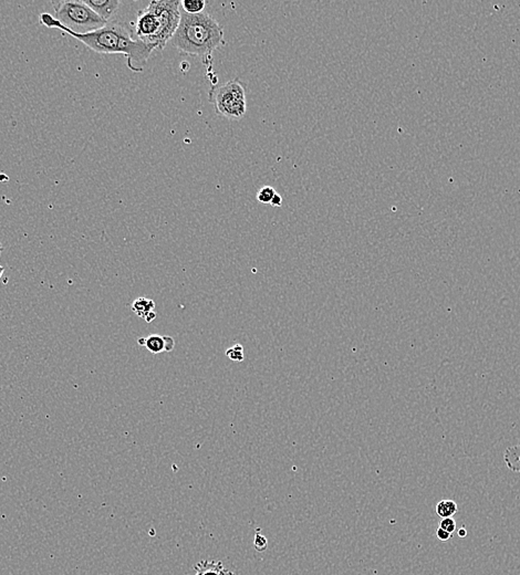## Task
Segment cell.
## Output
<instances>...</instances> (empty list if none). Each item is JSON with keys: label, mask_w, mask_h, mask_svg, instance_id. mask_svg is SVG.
<instances>
[{"label": "cell", "mask_w": 520, "mask_h": 575, "mask_svg": "<svg viewBox=\"0 0 520 575\" xmlns=\"http://www.w3.org/2000/svg\"><path fill=\"white\" fill-rule=\"evenodd\" d=\"M40 22L47 28L59 29L98 53L125 55L127 67L133 72H143L148 58L156 50L150 44L133 38L129 29L118 22H108L103 28L88 34H75L68 30L56 20L55 17L47 13L40 15Z\"/></svg>", "instance_id": "1"}, {"label": "cell", "mask_w": 520, "mask_h": 575, "mask_svg": "<svg viewBox=\"0 0 520 575\" xmlns=\"http://www.w3.org/2000/svg\"><path fill=\"white\" fill-rule=\"evenodd\" d=\"M170 42L179 51L201 57L226 46L224 28L210 13L189 15L182 9L179 28Z\"/></svg>", "instance_id": "2"}, {"label": "cell", "mask_w": 520, "mask_h": 575, "mask_svg": "<svg viewBox=\"0 0 520 575\" xmlns=\"http://www.w3.org/2000/svg\"><path fill=\"white\" fill-rule=\"evenodd\" d=\"M181 21V1L153 0L137 13L134 24L137 39L163 50L171 41Z\"/></svg>", "instance_id": "3"}, {"label": "cell", "mask_w": 520, "mask_h": 575, "mask_svg": "<svg viewBox=\"0 0 520 575\" xmlns=\"http://www.w3.org/2000/svg\"><path fill=\"white\" fill-rule=\"evenodd\" d=\"M55 19L75 34H88L103 28L108 22L100 18L83 0L52 1Z\"/></svg>", "instance_id": "4"}, {"label": "cell", "mask_w": 520, "mask_h": 575, "mask_svg": "<svg viewBox=\"0 0 520 575\" xmlns=\"http://www.w3.org/2000/svg\"><path fill=\"white\" fill-rule=\"evenodd\" d=\"M208 101L215 113L229 119H239L247 112L246 84L239 79L214 86L208 92Z\"/></svg>", "instance_id": "5"}, {"label": "cell", "mask_w": 520, "mask_h": 575, "mask_svg": "<svg viewBox=\"0 0 520 575\" xmlns=\"http://www.w3.org/2000/svg\"><path fill=\"white\" fill-rule=\"evenodd\" d=\"M137 342L141 347H145L153 354H160L162 352H171L174 350L173 337H168V335H148V337H141L137 340Z\"/></svg>", "instance_id": "6"}, {"label": "cell", "mask_w": 520, "mask_h": 575, "mask_svg": "<svg viewBox=\"0 0 520 575\" xmlns=\"http://www.w3.org/2000/svg\"><path fill=\"white\" fill-rule=\"evenodd\" d=\"M83 1L106 22H109L121 5L119 0H83Z\"/></svg>", "instance_id": "7"}, {"label": "cell", "mask_w": 520, "mask_h": 575, "mask_svg": "<svg viewBox=\"0 0 520 575\" xmlns=\"http://www.w3.org/2000/svg\"><path fill=\"white\" fill-rule=\"evenodd\" d=\"M194 575H236L235 573L228 570L227 567L220 561H210L204 560L202 562L197 563L194 567Z\"/></svg>", "instance_id": "8"}, {"label": "cell", "mask_w": 520, "mask_h": 575, "mask_svg": "<svg viewBox=\"0 0 520 575\" xmlns=\"http://www.w3.org/2000/svg\"><path fill=\"white\" fill-rule=\"evenodd\" d=\"M154 310H156V302L151 299L139 298L132 304V311L148 323L154 321L156 318V312Z\"/></svg>", "instance_id": "9"}, {"label": "cell", "mask_w": 520, "mask_h": 575, "mask_svg": "<svg viewBox=\"0 0 520 575\" xmlns=\"http://www.w3.org/2000/svg\"><path fill=\"white\" fill-rule=\"evenodd\" d=\"M504 459L508 469L512 472H520V444L506 449Z\"/></svg>", "instance_id": "10"}, {"label": "cell", "mask_w": 520, "mask_h": 575, "mask_svg": "<svg viewBox=\"0 0 520 575\" xmlns=\"http://www.w3.org/2000/svg\"><path fill=\"white\" fill-rule=\"evenodd\" d=\"M208 3L205 0H182L181 8L189 15H198L204 13Z\"/></svg>", "instance_id": "11"}, {"label": "cell", "mask_w": 520, "mask_h": 575, "mask_svg": "<svg viewBox=\"0 0 520 575\" xmlns=\"http://www.w3.org/2000/svg\"><path fill=\"white\" fill-rule=\"evenodd\" d=\"M457 511V503L453 500H442L436 505V513L443 519L452 518Z\"/></svg>", "instance_id": "12"}, {"label": "cell", "mask_w": 520, "mask_h": 575, "mask_svg": "<svg viewBox=\"0 0 520 575\" xmlns=\"http://www.w3.org/2000/svg\"><path fill=\"white\" fill-rule=\"evenodd\" d=\"M276 194H277V192L272 186H264L262 188L259 189L258 193H257V200L260 204H264V205H270V202H272V198Z\"/></svg>", "instance_id": "13"}, {"label": "cell", "mask_w": 520, "mask_h": 575, "mask_svg": "<svg viewBox=\"0 0 520 575\" xmlns=\"http://www.w3.org/2000/svg\"><path fill=\"white\" fill-rule=\"evenodd\" d=\"M226 356H227L228 358H231L232 361H235V362H243V358H245L243 345L236 344L234 345V347H229V349L226 351Z\"/></svg>", "instance_id": "14"}, {"label": "cell", "mask_w": 520, "mask_h": 575, "mask_svg": "<svg viewBox=\"0 0 520 575\" xmlns=\"http://www.w3.org/2000/svg\"><path fill=\"white\" fill-rule=\"evenodd\" d=\"M440 528L445 530L448 534H453L456 531V522L453 518H444L440 522Z\"/></svg>", "instance_id": "15"}, {"label": "cell", "mask_w": 520, "mask_h": 575, "mask_svg": "<svg viewBox=\"0 0 520 575\" xmlns=\"http://www.w3.org/2000/svg\"><path fill=\"white\" fill-rule=\"evenodd\" d=\"M255 547H256L257 551H265L267 547H268V541H267L266 538L259 532V530H257L256 536H255Z\"/></svg>", "instance_id": "16"}, {"label": "cell", "mask_w": 520, "mask_h": 575, "mask_svg": "<svg viewBox=\"0 0 520 575\" xmlns=\"http://www.w3.org/2000/svg\"><path fill=\"white\" fill-rule=\"evenodd\" d=\"M436 536H438V540L442 542H446L452 539V534H448L445 530H443L440 526H438V530H436Z\"/></svg>", "instance_id": "17"}, {"label": "cell", "mask_w": 520, "mask_h": 575, "mask_svg": "<svg viewBox=\"0 0 520 575\" xmlns=\"http://www.w3.org/2000/svg\"><path fill=\"white\" fill-rule=\"evenodd\" d=\"M270 205H272V207H280V206L282 205V198L279 194H278V193L277 194L274 195L272 202H270Z\"/></svg>", "instance_id": "18"}, {"label": "cell", "mask_w": 520, "mask_h": 575, "mask_svg": "<svg viewBox=\"0 0 520 575\" xmlns=\"http://www.w3.org/2000/svg\"><path fill=\"white\" fill-rule=\"evenodd\" d=\"M458 536H461V538H465L467 536V531H466L465 528H461L458 530Z\"/></svg>", "instance_id": "19"}, {"label": "cell", "mask_w": 520, "mask_h": 575, "mask_svg": "<svg viewBox=\"0 0 520 575\" xmlns=\"http://www.w3.org/2000/svg\"><path fill=\"white\" fill-rule=\"evenodd\" d=\"M4 271H5V269H4L3 267H0V278L3 276Z\"/></svg>", "instance_id": "20"}, {"label": "cell", "mask_w": 520, "mask_h": 575, "mask_svg": "<svg viewBox=\"0 0 520 575\" xmlns=\"http://www.w3.org/2000/svg\"><path fill=\"white\" fill-rule=\"evenodd\" d=\"M3 252V245L0 244V254Z\"/></svg>", "instance_id": "21"}]
</instances>
